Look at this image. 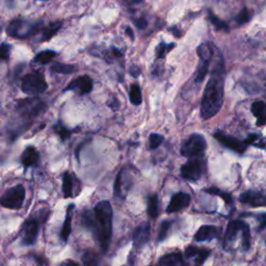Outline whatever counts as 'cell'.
<instances>
[{"label": "cell", "mask_w": 266, "mask_h": 266, "mask_svg": "<svg viewBox=\"0 0 266 266\" xmlns=\"http://www.w3.org/2000/svg\"><path fill=\"white\" fill-rule=\"evenodd\" d=\"M190 204V195L185 192H178L173 195V198L167 208L168 213H175L181 211Z\"/></svg>", "instance_id": "cell-13"}, {"label": "cell", "mask_w": 266, "mask_h": 266, "mask_svg": "<svg viewBox=\"0 0 266 266\" xmlns=\"http://www.w3.org/2000/svg\"><path fill=\"white\" fill-rule=\"evenodd\" d=\"M62 266H80V265L73 260H67L62 264Z\"/></svg>", "instance_id": "cell-46"}, {"label": "cell", "mask_w": 266, "mask_h": 266, "mask_svg": "<svg viewBox=\"0 0 266 266\" xmlns=\"http://www.w3.org/2000/svg\"><path fill=\"white\" fill-rule=\"evenodd\" d=\"M10 46L7 44L0 45V61H7L9 57Z\"/></svg>", "instance_id": "cell-39"}, {"label": "cell", "mask_w": 266, "mask_h": 266, "mask_svg": "<svg viewBox=\"0 0 266 266\" xmlns=\"http://www.w3.org/2000/svg\"><path fill=\"white\" fill-rule=\"evenodd\" d=\"M257 219L259 221V231L266 228V213L258 214Z\"/></svg>", "instance_id": "cell-42"}, {"label": "cell", "mask_w": 266, "mask_h": 266, "mask_svg": "<svg viewBox=\"0 0 266 266\" xmlns=\"http://www.w3.org/2000/svg\"><path fill=\"white\" fill-rule=\"evenodd\" d=\"M242 247L246 251H249L251 248V232L248 224L242 229Z\"/></svg>", "instance_id": "cell-36"}, {"label": "cell", "mask_w": 266, "mask_h": 266, "mask_svg": "<svg viewBox=\"0 0 266 266\" xmlns=\"http://www.w3.org/2000/svg\"><path fill=\"white\" fill-rule=\"evenodd\" d=\"M150 233H151V227H150V224L148 223H144L136 227L133 232L134 247L138 249L143 248L149 241Z\"/></svg>", "instance_id": "cell-15"}, {"label": "cell", "mask_w": 266, "mask_h": 266, "mask_svg": "<svg viewBox=\"0 0 266 266\" xmlns=\"http://www.w3.org/2000/svg\"><path fill=\"white\" fill-rule=\"evenodd\" d=\"M132 184V177L126 170H122L117 176L114 183V194L118 198L124 199L127 192L129 191Z\"/></svg>", "instance_id": "cell-10"}, {"label": "cell", "mask_w": 266, "mask_h": 266, "mask_svg": "<svg viewBox=\"0 0 266 266\" xmlns=\"http://www.w3.org/2000/svg\"><path fill=\"white\" fill-rule=\"evenodd\" d=\"M247 225V223H244L241 221H232L230 222L227 230H226V233H225V246H227L230 242H232L234 240V238L237 235V232L239 231H242V229L245 228V226Z\"/></svg>", "instance_id": "cell-18"}, {"label": "cell", "mask_w": 266, "mask_h": 266, "mask_svg": "<svg viewBox=\"0 0 266 266\" xmlns=\"http://www.w3.org/2000/svg\"><path fill=\"white\" fill-rule=\"evenodd\" d=\"M55 131L57 132V133H59V135L62 137V140H66V138H68L69 136H70V134H71V132L70 131H69L67 128H66V127H64L63 125H61V124H59V125H56L55 126Z\"/></svg>", "instance_id": "cell-40"}, {"label": "cell", "mask_w": 266, "mask_h": 266, "mask_svg": "<svg viewBox=\"0 0 266 266\" xmlns=\"http://www.w3.org/2000/svg\"><path fill=\"white\" fill-rule=\"evenodd\" d=\"M252 17H253L252 10H250L248 7H244L236 16L235 21H236L238 26H241V25L246 24V23H248L252 19Z\"/></svg>", "instance_id": "cell-31"}, {"label": "cell", "mask_w": 266, "mask_h": 266, "mask_svg": "<svg viewBox=\"0 0 266 266\" xmlns=\"http://www.w3.org/2000/svg\"><path fill=\"white\" fill-rule=\"evenodd\" d=\"M67 90H75L79 95H86L92 89V80L90 77L85 75L74 79L71 84L66 88Z\"/></svg>", "instance_id": "cell-14"}, {"label": "cell", "mask_w": 266, "mask_h": 266, "mask_svg": "<svg viewBox=\"0 0 266 266\" xmlns=\"http://www.w3.org/2000/svg\"><path fill=\"white\" fill-rule=\"evenodd\" d=\"M207 148L206 138L199 133L191 134L181 147V154L185 157L194 158L202 156Z\"/></svg>", "instance_id": "cell-4"}, {"label": "cell", "mask_w": 266, "mask_h": 266, "mask_svg": "<svg viewBox=\"0 0 266 266\" xmlns=\"http://www.w3.org/2000/svg\"><path fill=\"white\" fill-rule=\"evenodd\" d=\"M130 74L133 76V77H137V76H140L141 75V70L140 69H138L137 67H132L130 69Z\"/></svg>", "instance_id": "cell-45"}, {"label": "cell", "mask_w": 266, "mask_h": 266, "mask_svg": "<svg viewBox=\"0 0 266 266\" xmlns=\"http://www.w3.org/2000/svg\"><path fill=\"white\" fill-rule=\"evenodd\" d=\"M23 92L29 96H37L47 89V83L41 73L34 72L25 75L22 79L21 85Z\"/></svg>", "instance_id": "cell-5"}, {"label": "cell", "mask_w": 266, "mask_h": 266, "mask_svg": "<svg viewBox=\"0 0 266 266\" xmlns=\"http://www.w3.org/2000/svg\"><path fill=\"white\" fill-rule=\"evenodd\" d=\"M159 213L158 209V196L156 194L150 195L148 199V214L150 217L157 218Z\"/></svg>", "instance_id": "cell-26"}, {"label": "cell", "mask_w": 266, "mask_h": 266, "mask_svg": "<svg viewBox=\"0 0 266 266\" xmlns=\"http://www.w3.org/2000/svg\"><path fill=\"white\" fill-rule=\"evenodd\" d=\"M211 254V251L209 249H199L198 253L195 254V260H194V266H202L204 262L207 260Z\"/></svg>", "instance_id": "cell-33"}, {"label": "cell", "mask_w": 266, "mask_h": 266, "mask_svg": "<svg viewBox=\"0 0 266 266\" xmlns=\"http://www.w3.org/2000/svg\"><path fill=\"white\" fill-rule=\"evenodd\" d=\"M37 26L34 25H29L27 22L23 20H14L9 23V25L7 26V34L13 38H18V39H24L29 36H31L32 33L36 32Z\"/></svg>", "instance_id": "cell-8"}, {"label": "cell", "mask_w": 266, "mask_h": 266, "mask_svg": "<svg viewBox=\"0 0 266 266\" xmlns=\"http://www.w3.org/2000/svg\"><path fill=\"white\" fill-rule=\"evenodd\" d=\"M39 153L36 150V148L33 147H28L25 149V151L23 152L22 156H21V163L22 165L28 168L31 166H34L39 160Z\"/></svg>", "instance_id": "cell-20"}, {"label": "cell", "mask_w": 266, "mask_h": 266, "mask_svg": "<svg viewBox=\"0 0 266 266\" xmlns=\"http://www.w3.org/2000/svg\"><path fill=\"white\" fill-rule=\"evenodd\" d=\"M83 225L84 227H86L87 229L90 230V231H96V218H95V213L91 212V211H85L83 216Z\"/></svg>", "instance_id": "cell-27"}, {"label": "cell", "mask_w": 266, "mask_h": 266, "mask_svg": "<svg viewBox=\"0 0 266 266\" xmlns=\"http://www.w3.org/2000/svg\"><path fill=\"white\" fill-rule=\"evenodd\" d=\"M213 136H214L215 140L218 141L223 146H225L226 148H228L230 150H232V151H234V152H237L239 154H242V153L246 152L247 147H248V144L246 142H241L233 136L225 134L222 131L215 132L213 134Z\"/></svg>", "instance_id": "cell-9"}, {"label": "cell", "mask_w": 266, "mask_h": 266, "mask_svg": "<svg viewBox=\"0 0 266 266\" xmlns=\"http://www.w3.org/2000/svg\"><path fill=\"white\" fill-rule=\"evenodd\" d=\"M239 201L252 207H266V195L261 191L248 190L240 194Z\"/></svg>", "instance_id": "cell-11"}, {"label": "cell", "mask_w": 266, "mask_h": 266, "mask_svg": "<svg viewBox=\"0 0 266 266\" xmlns=\"http://www.w3.org/2000/svg\"><path fill=\"white\" fill-rule=\"evenodd\" d=\"M51 70L60 73V74H72L76 71V67L73 65H66V64H55L51 67Z\"/></svg>", "instance_id": "cell-30"}, {"label": "cell", "mask_w": 266, "mask_h": 266, "mask_svg": "<svg viewBox=\"0 0 266 266\" xmlns=\"http://www.w3.org/2000/svg\"><path fill=\"white\" fill-rule=\"evenodd\" d=\"M62 27V23L61 22H52L50 24L45 27L43 29V33H42V41H48L50 40L53 36L57 33V31L60 30V28Z\"/></svg>", "instance_id": "cell-22"}, {"label": "cell", "mask_w": 266, "mask_h": 266, "mask_svg": "<svg viewBox=\"0 0 266 266\" xmlns=\"http://www.w3.org/2000/svg\"><path fill=\"white\" fill-rule=\"evenodd\" d=\"M134 23H135L136 27H138L140 29H144V28H146L147 25H148L147 20H146L145 18H143V17H142V18L136 19V20L134 21Z\"/></svg>", "instance_id": "cell-43"}, {"label": "cell", "mask_w": 266, "mask_h": 266, "mask_svg": "<svg viewBox=\"0 0 266 266\" xmlns=\"http://www.w3.org/2000/svg\"><path fill=\"white\" fill-rule=\"evenodd\" d=\"M126 33L128 34L131 40L134 39V33H133V31H132V29L130 27H126Z\"/></svg>", "instance_id": "cell-47"}, {"label": "cell", "mask_w": 266, "mask_h": 266, "mask_svg": "<svg viewBox=\"0 0 266 266\" xmlns=\"http://www.w3.org/2000/svg\"><path fill=\"white\" fill-rule=\"evenodd\" d=\"M129 98L132 104L134 105H140L143 102V97H142V90L138 85H132L130 88L129 91Z\"/></svg>", "instance_id": "cell-28"}, {"label": "cell", "mask_w": 266, "mask_h": 266, "mask_svg": "<svg viewBox=\"0 0 266 266\" xmlns=\"http://www.w3.org/2000/svg\"><path fill=\"white\" fill-rule=\"evenodd\" d=\"M203 191H205V192H207V193H209V194H213V195L221 196V198H222L227 204H232V202H233L232 195H231L229 192H226V191L218 189V188H216V187L205 188Z\"/></svg>", "instance_id": "cell-29"}, {"label": "cell", "mask_w": 266, "mask_h": 266, "mask_svg": "<svg viewBox=\"0 0 266 266\" xmlns=\"http://www.w3.org/2000/svg\"><path fill=\"white\" fill-rule=\"evenodd\" d=\"M246 143L248 145H254L256 147H260V148H264L265 147V143L263 142V138L257 134H251L249 136L248 140L246 141Z\"/></svg>", "instance_id": "cell-38"}, {"label": "cell", "mask_w": 266, "mask_h": 266, "mask_svg": "<svg viewBox=\"0 0 266 266\" xmlns=\"http://www.w3.org/2000/svg\"><path fill=\"white\" fill-rule=\"evenodd\" d=\"M39 222L37 219L30 218L25 222L24 227H23V242L26 246H31L37 240V237L39 235Z\"/></svg>", "instance_id": "cell-12"}, {"label": "cell", "mask_w": 266, "mask_h": 266, "mask_svg": "<svg viewBox=\"0 0 266 266\" xmlns=\"http://www.w3.org/2000/svg\"><path fill=\"white\" fill-rule=\"evenodd\" d=\"M222 233V230L219 227H215V226H203L201 227L198 232L195 233L194 235V240L195 241H208V240H211V239H215L218 238L219 235Z\"/></svg>", "instance_id": "cell-16"}, {"label": "cell", "mask_w": 266, "mask_h": 266, "mask_svg": "<svg viewBox=\"0 0 266 266\" xmlns=\"http://www.w3.org/2000/svg\"><path fill=\"white\" fill-rule=\"evenodd\" d=\"M215 47L211 43L201 44L198 47V55L200 59V64L198 66V70L195 74V83H202L206 77L208 70H209L210 62L213 57Z\"/></svg>", "instance_id": "cell-3"}, {"label": "cell", "mask_w": 266, "mask_h": 266, "mask_svg": "<svg viewBox=\"0 0 266 266\" xmlns=\"http://www.w3.org/2000/svg\"><path fill=\"white\" fill-rule=\"evenodd\" d=\"M265 244H266V238H265Z\"/></svg>", "instance_id": "cell-48"}, {"label": "cell", "mask_w": 266, "mask_h": 266, "mask_svg": "<svg viewBox=\"0 0 266 266\" xmlns=\"http://www.w3.org/2000/svg\"><path fill=\"white\" fill-rule=\"evenodd\" d=\"M252 113L257 120V126L266 125V103L263 101H256L252 104Z\"/></svg>", "instance_id": "cell-17"}, {"label": "cell", "mask_w": 266, "mask_h": 266, "mask_svg": "<svg viewBox=\"0 0 266 266\" xmlns=\"http://www.w3.org/2000/svg\"><path fill=\"white\" fill-rule=\"evenodd\" d=\"M173 48H175V44H166V43H160L157 48H156V56L157 59H164L167 53H169Z\"/></svg>", "instance_id": "cell-34"}, {"label": "cell", "mask_w": 266, "mask_h": 266, "mask_svg": "<svg viewBox=\"0 0 266 266\" xmlns=\"http://www.w3.org/2000/svg\"><path fill=\"white\" fill-rule=\"evenodd\" d=\"M74 205L71 204L69 205L67 209V214H66V219L64 222V226L61 232V238L63 241H67L69 239V236L71 234V224H72V215H73V210H74Z\"/></svg>", "instance_id": "cell-21"}, {"label": "cell", "mask_w": 266, "mask_h": 266, "mask_svg": "<svg viewBox=\"0 0 266 266\" xmlns=\"http://www.w3.org/2000/svg\"><path fill=\"white\" fill-rule=\"evenodd\" d=\"M94 213L96 218L95 233L103 252H106L109 247L112 234L113 212L110 203L108 201L99 202L94 208Z\"/></svg>", "instance_id": "cell-2"}, {"label": "cell", "mask_w": 266, "mask_h": 266, "mask_svg": "<svg viewBox=\"0 0 266 266\" xmlns=\"http://www.w3.org/2000/svg\"><path fill=\"white\" fill-rule=\"evenodd\" d=\"M25 200V188L23 185H16V186L7 189L3 195L0 198V205L7 209H20Z\"/></svg>", "instance_id": "cell-6"}, {"label": "cell", "mask_w": 266, "mask_h": 266, "mask_svg": "<svg viewBox=\"0 0 266 266\" xmlns=\"http://www.w3.org/2000/svg\"><path fill=\"white\" fill-rule=\"evenodd\" d=\"M171 222L170 221H165L161 223L160 228H159V233H158V241H164L169 233V230L171 228Z\"/></svg>", "instance_id": "cell-37"}, {"label": "cell", "mask_w": 266, "mask_h": 266, "mask_svg": "<svg viewBox=\"0 0 266 266\" xmlns=\"http://www.w3.org/2000/svg\"><path fill=\"white\" fill-rule=\"evenodd\" d=\"M225 75L226 72L223 57L221 53H218L216 65L204 89L201 103V117L203 120L213 118L223 106Z\"/></svg>", "instance_id": "cell-1"}, {"label": "cell", "mask_w": 266, "mask_h": 266, "mask_svg": "<svg viewBox=\"0 0 266 266\" xmlns=\"http://www.w3.org/2000/svg\"><path fill=\"white\" fill-rule=\"evenodd\" d=\"M160 266H184L183 256L180 252L167 254L159 260Z\"/></svg>", "instance_id": "cell-19"}, {"label": "cell", "mask_w": 266, "mask_h": 266, "mask_svg": "<svg viewBox=\"0 0 266 266\" xmlns=\"http://www.w3.org/2000/svg\"><path fill=\"white\" fill-rule=\"evenodd\" d=\"M198 251H199V248H196L194 246H189L186 248V250H185V255H186L187 258L194 257L195 254L198 253Z\"/></svg>", "instance_id": "cell-41"}, {"label": "cell", "mask_w": 266, "mask_h": 266, "mask_svg": "<svg viewBox=\"0 0 266 266\" xmlns=\"http://www.w3.org/2000/svg\"><path fill=\"white\" fill-rule=\"evenodd\" d=\"M63 191L66 199L73 196V178L69 173H65L63 176Z\"/></svg>", "instance_id": "cell-24"}, {"label": "cell", "mask_w": 266, "mask_h": 266, "mask_svg": "<svg viewBox=\"0 0 266 266\" xmlns=\"http://www.w3.org/2000/svg\"><path fill=\"white\" fill-rule=\"evenodd\" d=\"M56 56V53L54 51H50V50H46V51H42L40 52L37 56L36 59H34V61H36L37 63H40V64H48L50 63L54 57Z\"/></svg>", "instance_id": "cell-32"}, {"label": "cell", "mask_w": 266, "mask_h": 266, "mask_svg": "<svg viewBox=\"0 0 266 266\" xmlns=\"http://www.w3.org/2000/svg\"><path fill=\"white\" fill-rule=\"evenodd\" d=\"M181 176L189 181H198L203 174V161L201 158H191L181 167Z\"/></svg>", "instance_id": "cell-7"}, {"label": "cell", "mask_w": 266, "mask_h": 266, "mask_svg": "<svg viewBox=\"0 0 266 266\" xmlns=\"http://www.w3.org/2000/svg\"><path fill=\"white\" fill-rule=\"evenodd\" d=\"M121 1L126 5H133V4L141 3L142 1H144V0H121Z\"/></svg>", "instance_id": "cell-44"}, {"label": "cell", "mask_w": 266, "mask_h": 266, "mask_svg": "<svg viewBox=\"0 0 266 266\" xmlns=\"http://www.w3.org/2000/svg\"><path fill=\"white\" fill-rule=\"evenodd\" d=\"M208 20L210 21V23L216 30H222L226 32L229 31V26L227 23L221 18H218L216 15H214L211 10H208Z\"/></svg>", "instance_id": "cell-23"}, {"label": "cell", "mask_w": 266, "mask_h": 266, "mask_svg": "<svg viewBox=\"0 0 266 266\" xmlns=\"http://www.w3.org/2000/svg\"><path fill=\"white\" fill-rule=\"evenodd\" d=\"M83 262L86 266H99L100 258L96 252L89 250L84 254Z\"/></svg>", "instance_id": "cell-25"}, {"label": "cell", "mask_w": 266, "mask_h": 266, "mask_svg": "<svg viewBox=\"0 0 266 266\" xmlns=\"http://www.w3.org/2000/svg\"><path fill=\"white\" fill-rule=\"evenodd\" d=\"M165 141L164 136L161 134L158 133H152L149 137V145H150V149L151 150H155L157 149L163 142Z\"/></svg>", "instance_id": "cell-35"}]
</instances>
